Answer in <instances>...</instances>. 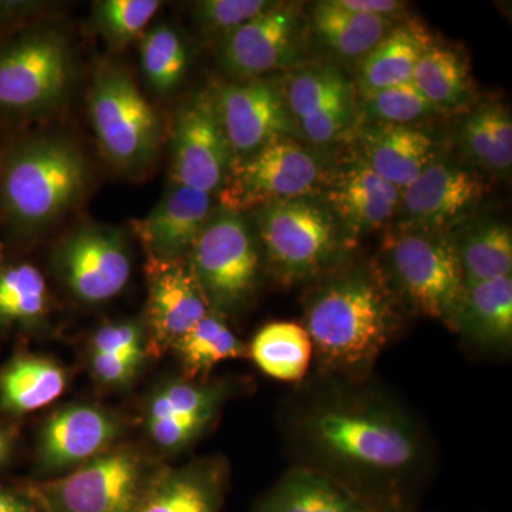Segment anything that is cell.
I'll return each instance as SVG.
<instances>
[{
    "label": "cell",
    "instance_id": "obj_6",
    "mask_svg": "<svg viewBox=\"0 0 512 512\" xmlns=\"http://www.w3.org/2000/svg\"><path fill=\"white\" fill-rule=\"evenodd\" d=\"M386 249L399 295L421 315L453 326L464 291L456 244L421 229L402 232L387 242Z\"/></svg>",
    "mask_w": 512,
    "mask_h": 512
},
{
    "label": "cell",
    "instance_id": "obj_1",
    "mask_svg": "<svg viewBox=\"0 0 512 512\" xmlns=\"http://www.w3.org/2000/svg\"><path fill=\"white\" fill-rule=\"evenodd\" d=\"M293 439L311 463L379 508L407 510L404 485L426 457L416 419L390 397L340 386L299 407Z\"/></svg>",
    "mask_w": 512,
    "mask_h": 512
},
{
    "label": "cell",
    "instance_id": "obj_27",
    "mask_svg": "<svg viewBox=\"0 0 512 512\" xmlns=\"http://www.w3.org/2000/svg\"><path fill=\"white\" fill-rule=\"evenodd\" d=\"M249 359L266 376L302 382L313 362L311 336L296 322H272L259 329L248 346Z\"/></svg>",
    "mask_w": 512,
    "mask_h": 512
},
{
    "label": "cell",
    "instance_id": "obj_7",
    "mask_svg": "<svg viewBox=\"0 0 512 512\" xmlns=\"http://www.w3.org/2000/svg\"><path fill=\"white\" fill-rule=\"evenodd\" d=\"M147 477L140 451L114 446L25 493L45 512H133Z\"/></svg>",
    "mask_w": 512,
    "mask_h": 512
},
{
    "label": "cell",
    "instance_id": "obj_18",
    "mask_svg": "<svg viewBox=\"0 0 512 512\" xmlns=\"http://www.w3.org/2000/svg\"><path fill=\"white\" fill-rule=\"evenodd\" d=\"M296 15L289 5L272 3L271 8L249 20L220 40V64L225 72L241 80L279 69L292 55Z\"/></svg>",
    "mask_w": 512,
    "mask_h": 512
},
{
    "label": "cell",
    "instance_id": "obj_40",
    "mask_svg": "<svg viewBox=\"0 0 512 512\" xmlns=\"http://www.w3.org/2000/svg\"><path fill=\"white\" fill-rule=\"evenodd\" d=\"M352 114L353 99L343 100L299 121V127L312 143L326 144L345 130Z\"/></svg>",
    "mask_w": 512,
    "mask_h": 512
},
{
    "label": "cell",
    "instance_id": "obj_16",
    "mask_svg": "<svg viewBox=\"0 0 512 512\" xmlns=\"http://www.w3.org/2000/svg\"><path fill=\"white\" fill-rule=\"evenodd\" d=\"M121 433L119 414L93 404H69L43 424L37 466L50 476L69 473L114 447Z\"/></svg>",
    "mask_w": 512,
    "mask_h": 512
},
{
    "label": "cell",
    "instance_id": "obj_3",
    "mask_svg": "<svg viewBox=\"0 0 512 512\" xmlns=\"http://www.w3.org/2000/svg\"><path fill=\"white\" fill-rule=\"evenodd\" d=\"M87 181L86 158L69 138H26L0 161V210L16 231L39 232L82 198Z\"/></svg>",
    "mask_w": 512,
    "mask_h": 512
},
{
    "label": "cell",
    "instance_id": "obj_38",
    "mask_svg": "<svg viewBox=\"0 0 512 512\" xmlns=\"http://www.w3.org/2000/svg\"><path fill=\"white\" fill-rule=\"evenodd\" d=\"M271 6L265 0H204L195 5V19L205 32L222 39Z\"/></svg>",
    "mask_w": 512,
    "mask_h": 512
},
{
    "label": "cell",
    "instance_id": "obj_25",
    "mask_svg": "<svg viewBox=\"0 0 512 512\" xmlns=\"http://www.w3.org/2000/svg\"><path fill=\"white\" fill-rule=\"evenodd\" d=\"M67 373L45 356L22 355L0 372V407L12 414L36 412L62 396Z\"/></svg>",
    "mask_w": 512,
    "mask_h": 512
},
{
    "label": "cell",
    "instance_id": "obj_35",
    "mask_svg": "<svg viewBox=\"0 0 512 512\" xmlns=\"http://www.w3.org/2000/svg\"><path fill=\"white\" fill-rule=\"evenodd\" d=\"M161 5L158 0H100L93 5L94 29L111 49H124L146 33Z\"/></svg>",
    "mask_w": 512,
    "mask_h": 512
},
{
    "label": "cell",
    "instance_id": "obj_23",
    "mask_svg": "<svg viewBox=\"0 0 512 512\" xmlns=\"http://www.w3.org/2000/svg\"><path fill=\"white\" fill-rule=\"evenodd\" d=\"M484 349H507L512 340V278L464 284L453 326Z\"/></svg>",
    "mask_w": 512,
    "mask_h": 512
},
{
    "label": "cell",
    "instance_id": "obj_4",
    "mask_svg": "<svg viewBox=\"0 0 512 512\" xmlns=\"http://www.w3.org/2000/svg\"><path fill=\"white\" fill-rule=\"evenodd\" d=\"M87 103L104 157L126 174L150 168L160 148V117L133 76L117 64H100L93 73Z\"/></svg>",
    "mask_w": 512,
    "mask_h": 512
},
{
    "label": "cell",
    "instance_id": "obj_11",
    "mask_svg": "<svg viewBox=\"0 0 512 512\" xmlns=\"http://www.w3.org/2000/svg\"><path fill=\"white\" fill-rule=\"evenodd\" d=\"M53 266L74 298L99 305L116 298L130 282V249L126 235L109 225L86 224L57 245Z\"/></svg>",
    "mask_w": 512,
    "mask_h": 512
},
{
    "label": "cell",
    "instance_id": "obj_31",
    "mask_svg": "<svg viewBox=\"0 0 512 512\" xmlns=\"http://www.w3.org/2000/svg\"><path fill=\"white\" fill-rule=\"evenodd\" d=\"M141 69L148 86L167 96L178 89L188 67V52L183 37L171 26L160 23L141 36Z\"/></svg>",
    "mask_w": 512,
    "mask_h": 512
},
{
    "label": "cell",
    "instance_id": "obj_46",
    "mask_svg": "<svg viewBox=\"0 0 512 512\" xmlns=\"http://www.w3.org/2000/svg\"><path fill=\"white\" fill-rule=\"evenodd\" d=\"M0 161H2V157H0Z\"/></svg>",
    "mask_w": 512,
    "mask_h": 512
},
{
    "label": "cell",
    "instance_id": "obj_8",
    "mask_svg": "<svg viewBox=\"0 0 512 512\" xmlns=\"http://www.w3.org/2000/svg\"><path fill=\"white\" fill-rule=\"evenodd\" d=\"M259 237L272 271L286 284L315 278L338 259L340 242L332 217L302 198L258 210Z\"/></svg>",
    "mask_w": 512,
    "mask_h": 512
},
{
    "label": "cell",
    "instance_id": "obj_5",
    "mask_svg": "<svg viewBox=\"0 0 512 512\" xmlns=\"http://www.w3.org/2000/svg\"><path fill=\"white\" fill-rule=\"evenodd\" d=\"M72 77L66 37L56 30H29L0 46V110L49 113L66 99Z\"/></svg>",
    "mask_w": 512,
    "mask_h": 512
},
{
    "label": "cell",
    "instance_id": "obj_45",
    "mask_svg": "<svg viewBox=\"0 0 512 512\" xmlns=\"http://www.w3.org/2000/svg\"><path fill=\"white\" fill-rule=\"evenodd\" d=\"M377 512H409L407 510H397V508H390V510H380Z\"/></svg>",
    "mask_w": 512,
    "mask_h": 512
},
{
    "label": "cell",
    "instance_id": "obj_43",
    "mask_svg": "<svg viewBox=\"0 0 512 512\" xmlns=\"http://www.w3.org/2000/svg\"><path fill=\"white\" fill-rule=\"evenodd\" d=\"M0 512H45L26 493L0 488Z\"/></svg>",
    "mask_w": 512,
    "mask_h": 512
},
{
    "label": "cell",
    "instance_id": "obj_20",
    "mask_svg": "<svg viewBox=\"0 0 512 512\" xmlns=\"http://www.w3.org/2000/svg\"><path fill=\"white\" fill-rule=\"evenodd\" d=\"M483 195V183L456 165L431 163L412 185L403 190L407 215L416 227L431 231L456 220Z\"/></svg>",
    "mask_w": 512,
    "mask_h": 512
},
{
    "label": "cell",
    "instance_id": "obj_44",
    "mask_svg": "<svg viewBox=\"0 0 512 512\" xmlns=\"http://www.w3.org/2000/svg\"><path fill=\"white\" fill-rule=\"evenodd\" d=\"M12 453V437L8 431L0 427V467L9 460Z\"/></svg>",
    "mask_w": 512,
    "mask_h": 512
},
{
    "label": "cell",
    "instance_id": "obj_28",
    "mask_svg": "<svg viewBox=\"0 0 512 512\" xmlns=\"http://www.w3.org/2000/svg\"><path fill=\"white\" fill-rule=\"evenodd\" d=\"M183 377L205 380L215 366L225 360L249 359L248 346L228 328L220 313L211 311L175 343Z\"/></svg>",
    "mask_w": 512,
    "mask_h": 512
},
{
    "label": "cell",
    "instance_id": "obj_12",
    "mask_svg": "<svg viewBox=\"0 0 512 512\" xmlns=\"http://www.w3.org/2000/svg\"><path fill=\"white\" fill-rule=\"evenodd\" d=\"M232 394L227 380H170L157 387L144 407L148 440L165 454H177L200 439Z\"/></svg>",
    "mask_w": 512,
    "mask_h": 512
},
{
    "label": "cell",
    "instance_id": "obj_37",
    "mask_svg": "<svg viewBox=\"0 0 512 512\" xmlns=\"http://www.w3.org/2000/svg\"><path fill=\"white\" fill-rule=\"evenodd\" d=\"M363 96L367 111L384 124L409 126L414 120H419L436 110L412 80L375 92L363 93Z\"/></svg>",
    "mask_w": 512,
    "mask_h": 512
},
{
    "label": "cell",
    "instance_id": "obj_17",
    "mask_svg": "<svg viewBox=\"0 0 512 512\" xmlns=\"http://www.w3.org/2000/svg\"><path fill=\"white\" fill-rule=\"evenodd\" d=\"M228 483L221 457L160 468L147 477L133 512H222Z\"/></svg>",
    "mask_w": 512,
    "mask_h": 512
},
{
    "label": "cell",
    "instance_id": "obj_41",
    "mask_svg": "<svg viewBox=\"0 0 512 512\" xmlns=\"http://www.w3.org/2000/svg\"><path fill=\"white\" fill-rule=\"evenodd\" d=\"M332 2L349 12L387 19L404 8L403 3L397 0H332Z\"/></svg>",
    "mask_w": 512,
    "mask_h": 512
},
{
    "label": "cell",
    "instance_id": "obj_10",
    "mask_svg": "<svg viewBox=\"0 0 512 512\" xmlns=\"http://www.w3.org/2000/svg\"><path fill=\"white\" fill-rule=\"evenodd\" d=\"M319 178V163L311 151L291 138H279L249 156L232 158L220 188L221 208L241 214L296 200L311 192Z\"/></svg>",
    "mask_w": 512,
    "mask_h": 512
},
{
    "label": "cell",
    "instance_id": "obj_36",
    "mask_svg": "<svg viewBox=\"0 0 512 512\" xmlns=\"http://www.w3.org/2000/svg\"><path fill=\"white\" fill-rule=\"evenodd\" d=\"M349 99H353L352 86L335 69L299 73L288 84L285 96L289 113L298 123L332 104Z\"/></svg>",
    "mask_w": 512,
    "mask_h": 512
},
{
    "label": "cell",
    "instance_id": "obj_30",
    "mask_svg": "<svg viewBox=\"0 0 512 512\" xmlns=\"http://www.w3.org/2000/svg\"><path fill=\"white\" fill-rule=\"evenodd\" d=\"M313 25L326 45L340 55H367L386 36L389 19L360 15L336 6L332 0L313 8Z\"/></svg>",
    "mask_w": 512,
    "mask_h": 512
},
{
    "label": "cell",
    "instance_id": "obj_13",
    "mask_svg": "<svg viewBox=\"0 0 512 512\" xmlns=\"http://www.w3.org/2000/svg\"><path fill=\"white\" fill-rule=\"evenodd\" d=\"M208 97L234 157L249 156L291 133L285 97L268 80L220 84Z\"/></svg>",
    "mask_w": 512,
    "mask_h": 512
},
{
    "label": "cell",
    "instance_id": "obj_2",
    "mask_svg": "<svg viewBox=\"0 0 512 512\" xmlns=\"http://www.w3.org/2000/svg\"><path fill=\"white\" fill-rule=\"evenodd\" d=\"M303 326L320 372L359 382L399 332L400 316L382 276L353 271L315 293Z\"/></svg>",
    "mask_w": 512,
    "mask_h": 512
},
{
    "label": "cell",
    "instance_id": "obj_14",
    "mask_svg": "<svg viewBox=\"0 0 512 512\" xmlns=\"http://www.w3.org/2000/svg\"><path fill=\"white\" fill-rule=\"evenodd\" d=\"M232 158L210 97L198 96L184 104L175 117L171 136L173 184L212 195L224 184Z\"/></svg>",
    "mask_w": 512,
    "mask_h": 512
},
{
    "label": "cell",
    "instance_id": "obj_26",
    "mask_svg": "<svg viewBox=\"0 0 512 512\" xmlns=\"http://www.w3.org/2000/svg\"><path fill=\"white\" fill-rule=\"evenodd\" d=\"M433 43L419 22L404 23L387 33L360 66L363 93L410 82L420 57Z\"/></svg>",
    "mask_w": 512,
    "mask_h": 512
},
{
    "label": "cell",
    "instance_id": "obj_19",
    "mask_svg": "<svg viewBox=\"0 0 512 512\" xmlns=\"http://www.w3.org/2000/svg\"><path fill=\"white\" fill-rule=\"evenodd\" d=\"M211 194L171 185L163 200L133 229L151 261H175L190 254L195 239L210 218Z\"/></svg>",
    "mask_w": 512,
    "mask_h": 512
},
{
    "label": "cell",
    "instance_id": "obj_22",
    "mask_svg": "<svg viewBox=\"0 0 512 512\" xmlns=\"http://www.w3.org/2000/svg\"><path fill=\"white\" fill-rule=\"evenodd\" d=\"M363 161L387 183L406 190L431 164L434 143L413 126L379 123L362 133Z\"/></svg>",
    "mask_w": 512,
    "mask_h": 512
},
{
    "label": "cell",
    "instance_id": "obj_34",
    "mask_svg": "<svg viewBox=\"0 0 512 512\" xmlns=\"http://www.w3.org/2000/svg\"><path fill=\"white\" fill-rule=\"evenodd\" d=\"M468 153L485 167L504 171L512 164V121L503 107L488 106L474 113L463 127Z\"/></svg>",
    "mask_w": 512,
    "mask_h": 512
},
{
    "label": "cell",
    "instance_id": "obj_32",
    "mask_svg": "<svg viewBox=\"0 0 512 512\" xmlns=\"http://www.w3.org/2000/svg\"><path fill=\"white\" fill-rule=\"evenodd\" d=\"M467 67L450 47L431 45L420 57L412 82L434 109H450L467 92Z\"/></svg>",
    "mask_w": 512,
    "mask_h": 512
},
{
    "label": "cell",
    "instance_id": "obj_33",
    "mask_svg": "<svg viewBox=\"0 0 512 512\" xmlns=\"http://www.w3.org/2000/svg\"><path fill=\"white\" fill-rule=\"evenodd\" d=\"M464 272V284L511 276L512 234L503 224L476 229L456 245Z\"/></svg>",
    "mask_w": 512,
    "mask_h": 512
},
{
    "label": "cell",
    "instance_id": "obj_21",
    "mask_svg": "<svg viewBox=\"0 0 512 512\" xmlns=\"http://www.w3.org/2000/svg\"><path fill=\"white\" fill-rule=\"evenodd\" d=\"M379 508L366 500L342 480L301 464L292 467L259 501L254 512H377Z\"/></svg>",
    "mask_w": 512,
    "mask_h": 512
},
{
    "label": "cell",
    "instance_id": "obj_42",
    "mask_svg": "<svg viewBox=\"0 0 512 512\" xmlns=\"http://www.w3.org/2000/svg\"><path fill=\"white\" fill-rule=\"evenodd\" d=\"M47 3L25 2V0H0V26L23 22L30 16L39 15Z\"/></svg>",
    "mask_w": 512,
    "mask_h": 512
},
{
    "label": "cell",
    "instance_id": "obj_9",
    "mask_svg": "<svg viewBox=\"0 0 512 512\" xmlns=\"http://www.w3.org/2000/svg\"><path fill=\"white\" fill-rule=\"evenodd\" d=\"M188 264L214 312L234 311L247 301L258 278V245L239 212L211 214L195 239Z\"/></svg>",
    "mask_w": 512,
    "mask_h": 512
},
{
    "label": "cell",
    "instance_id": "obj_24",
    "mask_svg": "<svg viewBox=\"0 0 512 512\" xmlns=\"http://www.w3.org/2000/svg\"><path fill=\"white\" fill-rule=\"evenodd\" d=\"M329 201L353 231H373L396 211L400 190L362 160L340 175L329 192Z\"/></svg>",
    "mask_w": 512,
    "mask_h": 512
},
{
    "label": "cell",
    "instance_id": "obj_39",
    "mask_svg": "<svg viewBox=\"0 0 512 512\" xmlns=\"http://www.w3.org/2000/svg\"><path fill=\"white\" fill-rule=\"evenodd\" d=\"M87 352L126 357L144 365L148 355L146 326L137 320L104 323L90 338Z\"/></svg>",
    "mask_w": 512,
    "mask_h": 512
},
{
    "label": "cell",
    "instance_id": "obj_29",
    "mask_svg": "<svg viewBox=\"0 0 512 512\" xmlns=\"http://www.w3.org/2000/svg\"><path fill=\"white\" fill-rule=\"evenodd\" d=\"M49 311V289L36 266L0 262V326L33 328Z\"/></svg>",
    "mask_w": 512,
    "mask_h": 512
},
{
    "label": "cell",
    "instance_id": "obj_15",
    "mask_svg": "<svg viewBox=\"0 0 512 512\" xmlns=\"http://www.w3.org/2000/svg\"><path fill=\"white\" fill-rule=\"evenodd\" d=\"M148 299L146 333L148 355L173 349L188 330L212 311L188 259H147Z\"/></svg>",
    "mask_w": 512,
    "mask_h": 512
}]
</instances>
